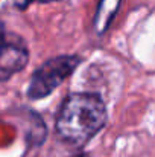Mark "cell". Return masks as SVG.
Masks as SVG:
<instances>
[{
  "label": "cell",
  "instance_id": "obj_1",
  "mask_svg": "<svg viewBox=\"0 0 155 157\" xmlns=\"http://www.w3.org/2000/svg\"><path fill=\"white\" fill-rule=\"evenodd\" d=\"M106 121V105L98 93H70L59 107L55 131L61 142L81 148L102 130Z\"/></svg>",
  "mask_w": 155,
  "mask_h": 157
},
{
  "label": "cell",
  "instance_id": "obj_2",
  "mask_svg": "<svg viewBox=\"0 0 155 157\" xmlns=\"http://www.w3.org/2000/svg\"><path fill=\"white\" fill-rule=\"evenodd\" d=\"M82 63L78 55H59L44 61L31 76L28 87L29 99H43L52 95Z\"/></svg>",
  "mask_w": 155,
  "mask_h": 157
},
{
  "label": "cell",
  "instance_id": "obj_3",
  "mask_svg": "<svg viewBox=\"0 0 155 157\" xmlns=\"http://www.w3.org/2000/svg\"><path fill=\"white\" fill-rule=\"evenodd\" d=\"M29 61L26 43L18 35L8 32L0 21V82L8 81L15 73L21 72Z\"/></svg>",
  "mask_w": 155,
  "mask_h": 157
},
{
  "label": "cell",
  "instance_id": "obj_4",
  "mask_svg": "<svg viewBox=\"0 0 155 157\" xmlns=\"http://www.w3.org/2000/svg\"><path fill=\"white\" fill-rule=\"evenodd\" d=\"M120 5H122V0H101L99 2V6H98V11H96L94 20H93V25H94V29L98 31V34L102 35L109 28Z\"/></svg>",
  "mask_w": 155,
  "mask_h": 157
}]
</instances>
